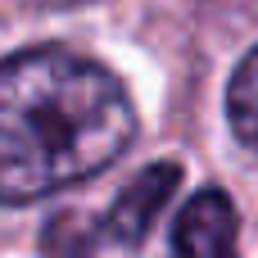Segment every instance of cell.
Masks as SVG:
<instances>
[{
  "label": "cell",
  "mask_w": 258,
  "mask_h": 258,
  "mask_svg": "<svg viewBox=\"0 0 258 258\" xmlns=\"http://www.w3.org/2000/svg\"><path fill=\"white\" fill-rule=\"evenodd\" d=\"M227 118H231V132L240 136V145H249L258 154V45L240 59V68L231 73Z\"/></svg>",
  "instance_id": "cell-4"
},
{
  "label": "cell",
  "mask_w": 258,
  "mask_h": 258,
  "mask_svg": "<svg viewBox=\"0 0 258 258\" xmlns=\"http://www.w3.org/2000/svg\"><path fill=\"white\" fill-rule=\"evenodd\" d=\"M32 5H50V9H68V5H86V0H32Z\"/></svg>",
  "instance_id": "cell-5"
},
{
  "label": "cell",
  "mask_w": 258,
  "mask_h": 258,
  "mask_svg": "<svg viewBox=\"0 0 258 258\" xmlns=\"http://www.w3.org/2000/svg\"><path fill=\"white\" fill-rule=\"evenodd\" d=\"M136 109L122 82L63 45L0 59V204L68 190L127 154Z\"/></svg>",
  "instance_id": "cell-1"
},
{
  "label": "cell",
  "mask_w": 258,
  "mask_h": 258,
  "mask_svg": "<svg viewBox=\"0 0 258 258\" xmlns=\"http://www.w3.org/2000/svg\"><path fill=\"white\" fill-rule=\"evenodd\" d=\"M177 258H236V204L222 190H200L172 231Z\"/></svg>",
  "instance_id": "cell-3"
},
{
  "label": "cell",
  "mask_w": 258,
  "mask_h": 258,
  "mask_svg": "<svg viewBox=\"0 0 258 258\" xmlns=\"http://www.w3.org/2000/svg\"><path fill=\"white\" fill-rule=\"evenodd\" d=\"M177 181H181V168H177V163H150L145 172H136V177L118 190L113 209H109L100 222H86V227H91V249H95L100 240H122V245L145 240V231L154 227V218H159L163 204L172 200Z\"/></svg>",
  "instance_id": "cell-2"
}]
</instances>
